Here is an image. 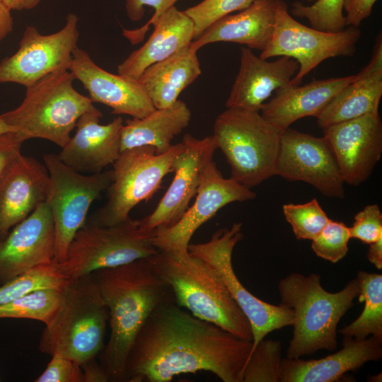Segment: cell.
Returning a JSON list of instances; mask_svg holds the SVG:
<instances>
[{"label":"cell","mask_w":382,"mask_h":382,"mask_svg":"<svg viewBox=\"0 0 382 382\" xmlns=\"http://www.w3.org/2000/svg\"><path fill=\"white\" fill-rule=\"evenodd\" d=\"M66 289H40L0 305V319L35 320L49 327L54 322L64 305Z\"/></svg>","instance_id":"4dcf8cb0"},{"label":"cell","mask_w":382,"mask_h":382,"mask_svg":"<svg viewBox=\"0 0 382 382\" xmlns=\"http://www.w3.org/2000/svg\"><path fill=\"white\" fill-rule=\"evenodd\" d=\"M350 238L348 226L342 222L330 219L322 231L311 240V248L318 257L336 263L347 255Z\"/></svg>","instance_id":"d590c367"},{"label":"cell","mask_w":382,"mask_h":382,"mask_svg":"<svg viewBox=\"0 0 382 382\" xmlns=\"http://www.w3.org/2000/svg\"><path fill=\"white\" fill-rule=\"evenodd\" d=\"M149 259L155 272L170 288L177 305L199 319L253 341L249 320L210 264L189 252L158 250Z\"/></svg>","instance_id":"3957f363"},{"label":"cell","mask_w":382,"mask_h":382,"mask_svg":"<svg viewBox=\"0 0 382 382\" xmlns=\"http://www.w3.org/2000/svg\"><path fill=\"white\" fill-rule=\"evenodd\" d=\"M74 80L66 69L54 71L27 87L22 103L1 118L24 141L39 138L62 148L79 118L96 108L89 97L74 88Z\"/></svg>","instance_id":"5b68a950"},{"label":"cell","mask_w":382,"mask_h":382,"mask_svg":"<svg viewBox=\"0 0 382 382\" xmlns=\"http://www.w3.org/2000/svg\"><path fill=\"white\" fill-rule=\"evenodd\" d=\"M243 238L242 224L235 223L229 228L217 230L207 242L190 243L188 252L210 264L220 274L231 296L250 322L252 352L270 332L291 325L293 313L281 303L273 305L257 298L240 282L233 270L232 255L236 245Z\"/></svg>","instance_id":"7c38bea8"},{"label":"cell","mask_w":382,"mask_h":382,"mask_svg":"<svg viewBox=\"0 0 382 382\" xmlns=\"http://www.w3.org/2000/svg\"><path fill=\"white\" fill-rule=\"evenodd\" d=\"M382 96V37L376 38L371 59L316 117L321 129L378 112Z\"/></svg>","instance_id":"cb8c5ba5"},{"label":"cell","mask_w":382,"mask_h":382,"mask_svg":"<svg viewBox=\"0 0 382 382\" xmlns=\"http://www.w3.org/2000/svg\"><path fill=\"white\" fill-rule=\"evenodd\" d=\"M342 345L337 352L318 359H282L280 382H334L382 357V342L373 336L363 340L344 337Z\"/></svg>","instance_id":"603a6c76"},{"label":"cell","mask_w":382,"mask_h":382,"mask_svg":"<svg viewBox=\"0 0 382 382\" xmlns=\"http://www.w3.org/2000/svg\"><path fill=\"white\" fill-rule=\"evenodd\" d=\"M355 279L359 287V300L364 303V309L339 332L357 340L371 335L382 342V274L359 271Z\"/></svg>","instance_id":"f546056e"},{"label":"cell","mask_w":382,"mask_h":382,"mask_svg":"<svg viewBox=\"0 0 382 382\" xmlns=\"http://www.w3.org/2000/svg\"><path fill=\"white\" fill-rule=\"evenodd\" d=\"M183 150L173 159L170 173L173 179L156 209L139 219V227L147 231L174 225L189 207L195 196L202 173L213 160L216 143L213 136L197 139L190 134L183 136Z\"/></svg>","instance_id":"2e32d148"},{"label":"cell","mask_w":382,"mask_h":382,"mask_svg":"<svg viewBox=\"0 0 382 382\" xmlns=\"http://www.w3.org/2000/svg\"><path fill=\"white\" fill-rule=\"evenodd\" d=\"M276 1L253 0L245 8L212 23L190 45L198 51L215 42H233L264 50L270 42L275 25Z\"/></svg>","instance_id":"484cf974"},{"label":"cell","mask_w":382,"mask_h":382,"mask_svg":"<svg viewBox=\"0 0 382 382\" xmlns=\"http://www.w3.org/2000/svg\"><path fill=\"white\" fill-rule=\"evenodd\" d=\"M197 52L189 45L149 66L141 74L138 81L156 109L173 105L181 92L201 74Z\"/></svg>","instance_id":"83f0119b"},{"label":"cell","mask_w":382,"mask_h":382,"mask_svg":"<svg viewBox=\"0 0 382 382\" xmlns=\"http://www.w3.org/2000/svg\"><path fill=\"white\" fill-rule=\"evenodd\" d=\"M23 139L16 132L0 135V179L17 157L21 154Z\"/></svg>","instance_id":"60d3db41"},{"label":"cell","mask_w":382,"mask_h":382,"mask_svg":"<svg viewBox=\"0 0 382 382\" xmlns=\"http://www.w3.org/2000/svg\"><path fill=\"white\" fill-rule=\"evenodd\" d=\"M154 231L139 227L130 216L118 224L100 226L86 223L75 234L64 259L57 266L69 279L112 268L141 258L158 250L153 244Z\"/></svg>","instance_id":"ba28073f"},{"label":"cell","mask_w":382,"mask_h":382,"mask_svg":"<svg viewBox=\"0 0 382 382\" xmlns=\"http://www.w3.org/2000/svg\"><path fill=\"white\" fill-rule=\"evenodd\" d=\"M69 71L83 84L93 103L110 107L113 114L143 118L156 110L138 80L107 71L78 46L72 52Z\"/></svg>","instance_id":"d6986e66"},{"label":"cell","mask_w":382,"mask_h":382,"mask_svg":"<svg viewBox=\"0 0 382 382\" xmlns=\"http://www.w3.org/2000/svg\"><path fill=\"white\" fill-rule=\"evenodd\" d=\"M13 26L11 10L0 0V42L12 31Z\"/></svg>","instance_id":"ee69618b"},{"label":"cell","mask_w":382,"mask_h":382,"mask_svg":"<svg viewBox=\"0 0 382 382\" xmlns=\"http://www.w3.org/2000/svg\"><path fill=\"white\" fill-rule=\"evenodd\" d=\"M84 382H108V377L96 357L81 364Z\"/></svg>","instance_id":"7bdbcfd3"},{"label":"cell","mask_w":382,"mask_h":382,"mask_svg":"<svg viewBox=\"0 0 382 382\" xmlns=\"http://www.w3.org/2000/svg\"><path fill=\"white\" fill-rule=\"evenodd\" d=\"M344 0H316L311 5L295 1L291 4V14L306 18L311 28L318 30L337 33L345 29Z\"/></svg>","instance_id":"836d02e7"},{"label":"cell","mask_w":382,"mask_h":382,"mask_svg":"<svg viewBox=\"0 0 382 382\" xmlns=\"http://www.w3.org/2000/svg\"><path fill=\"white\" fill-rule=\"evenodd\" d=\"M108 309L110 335L99 361L110 382H125L129 349L141 327L159 305L174 301L169 286L141 258L91 273Z\"/></svg>","instance_id":"7a4b0ae2"},{"label":"cell","mask_w":382,"mask_h":382,"mask_svg":"<svg viewBox=\"0 0 382 382\" xmlns=\"http://www.w3.org/2000/svg\"><path fill=\"white\" fill-rule=\"evenodd\" d=\"M50 178L45 166L20 154L0 179V241L45 202Z\"/></svg>","instance_id":"44dd1931"},{"label":"cell","mask_w":382,"mask_h":382,"mask_svg":"<svg viewBox=\"0 0 382 382\" xmlns=\"http://www.w3.org/2000/svg\"><path fill=\"white\" fill-rule=\"evenodd\" d=\"M282 211L299 240H313L330 220L316 198L303 204H285Z\"/></svg>","instance_id":"e575fe53"},{"label":"cell","mask_w":382,"mask_h":382,"mask_svg":"<svg viewBox=\"0 0 382 382\" xmlns=\"http://www.w3.org/2000/svg\"><path fill=\"white\" fill-rule=\"evenodd\" d=\"M276 1L275 25L272 39L260 57H288L299 64V69L290 82L299 86L304 76L323 61L336 57L352 56L361 36L358 28L349 26L337 33L308 27L289 13L284 0Z\"/></svg>","instance_id":"8fae6325"},{"label":"cell","mask_w":382,"mask_h":382,"mask_svg":"<svg viewBox=\"0 0 382 382\" xmlns=\"http://www.w3.org/2000/svg\"><path fill=\"white\" fill-rule=\"evenodd\" d=\"M253 0H203L185 10L195 25L197 39L212 23L237 11L247 8Z\"/></svg>","instance_id":"8d00e7d4"},{"label":"cell","mask_w":382,"mask_h":382,"mask_svg":"<svg viewBox=\"0 0 382 382\" xmlns=\"http://www.w3.org/2000/svg\"><path fill=\"white\" fill-rule=\"evenodd\" d=\"M278 291L281 303L293 313V336L287 358H301L321 349L335 350L337 324L359 292L357 279L332 293L321 286L319 274L293 272L279 281Z\"/></svg>","instance_id":"277c9868"},{"label":"cell","mask_w":382,"mask_h":382,"mask_svg":"<svg viewBox=\"0 0 382 382\" xmlns=\"http://www.w3.org/2000/svg\"><path fill=\"white\" fill-rule=\"evenodd\" d=\"M366 257L378 270L382 269V238L369 244Z\"/></svg>","instance_id":"f6af8a7d"},{"label":"cell","mask_w":382,"mask_h":382,"mask_svg":"<svg viewBox=\"0 0 382 382\" xmlns=\"http://www.w3.org/2000/svg\"><path fill=\"white\" fill-rule=\"evenodd\" d=\"M78 22L77 16L69 13L64 27L50 35L27 26L18 50L0 62V83H16L27 88L58 69L69 70L79 37Z\"/></svg>","instance_id":"4fadbf2b"},{"label":"cell","mask_w":382,"mask_h":382,"mask_svg":"<svg viewBox=\"0 0 382 382\" xmlns=\"http://www.w3.org/2000/svg\"><path fill=\"white\" fill-rule=\"evenodd\" d=\"M279 132L260 112L226 108L213 137L231 168V178L251 189L275 175Z\"/></svg>","instance_id":"52a82bcc"},{"label":"cell","mask_w":382,"mask_h":382,"mask_svg":"<svg viewBox=\"0 0 382 382\" xmlns=\"http://www.w3.org/2000/svg\"><path fill=\"white\" fill-rule=\"evenodd\" d=\"M153 26L148 40L117 66L118 74L138 80L149 66L173 55L194 40L192 20L175 6L162 14Z\"/></svg>","instance_id":"4316f807"},{"label":"cell","mask_w":382,"mask_h":382,"mask_svg":"<svg viewBox=\"0 0 382 382\" xmlns=\"http://www.w3.org/2000/svg\"><path fill=\"white\" fill-rule=\"evenodd\" d=\"M43 161L50 178L45 202L54 224V261L59 263L75 234L86 224L91 204L110 185L112 170L85 175L65 165L57 154H45Z\"/></svg>","instance_id":"30bf717a"},{"label":"cell","mask_w":382,"mask_h":382,"mask_svg":"<svg viewBox=\"0 0 382 382\" xmlns=\"http://www.w3.org/2000/svg\"><path fill=\"white\" fill-rule=\"evenodd\" d=\"M195 199L170 227L154 230L153 244L158 250L185 253L196 231L221 208L235 202L253 199L256 194L233 178H225L212 160L204 167Z\"/></svg>","instance_id":"5bb4252c"},{"label":"cell","mask_w":382,"mask_h":382,"mask_svg":"<svg viewBox=\"0 0 382 382\" xmlns=\"http://www.w3.org/2000/svg\"><path fill=\"white\" fill-rule=\"evenodd\" d=\"M108 323V309L91 274L71 279L59 313L42 331L39 350L61 353L81 365L103 351Z\"/></svg>","instance_id":"8992f818"},{"label":"cell","mask_w":382,"mask_h":382,"mask_svg":"<svg viewBox=\"0 0 382 382\" xmlns=\"http://www.w3.org/2000/svg\"><path fill=\"white\" fill-rule=\"evenodd\" d=\"M180 0H126V11L131 21H137L144 15V6L154 8V13L143 26L135 30L123 29V35L131 44L137 45L143 40L150 25H153L158 18Z\"/></svg>","instance_id":"74e56055"},{"label":"cell","mask_w":382,"mask_h":382,"mask_svg":"<svg viewBox=\"0 0 382 382\" xmlns=\"http://www.w3.org/2000/svg\"><path fill=\"white\" fill-rule=\"evenodd\" d=\"M253 341L199 319L174 301L150 314L129 349L125 382H170L209 371L224 382H242Z\"/></svg>","instance_id":"6da1fadb"},{"label":"cell","mask_w":382,"mask_h":382,"mask_svg":"<svg viewBox=\"0 0 382 382\" xmlns=\"http://www.w3.org/2000/svg\"><path fill=\"white\" fill-rule=\"evenodd\" d=\"M377 0H344L343 10L346 12L345 25L358 28L369 17Z\"/></svg>","instance_id":"b9f144b4"},{"label":"cell","mask_w":382,"mask_h":382,"mask_svg":"<svg viewBox=\"0 0 382 382\" xmlns=\"http://www.w3.org/2000/svg\"><path fill=\"white\" fill-rule=\"evenodd\" d=\"M281 342L262 340L249 356L242 373V382H280Z\"/></svg>","instance_id":"d6a6232c"},{"label":"cell","mask_w":382,"mask_h":382,"mask_svg":"<svg viewBox=\"0 0 382 382\" xmlns=\"http://www.w3.org/2000/svg\"><path fill=\"white\" fill-rule=\"evenodd\" d=\"M103 117L96 108L83 114L78 120L76 132L57 154L67 166L81 173H96L119 158L123 120L115 117L107 125H100Z\"/></svg>","instance_id":"ffe728a7"},{"label":"cell","mask_w":382,"mask_h":382,"mask_svg":"<svg viewBox=\"0 0 382 382\" xmlns=\"http://www.w3.org/2000/svg\"><path fill=\"white\" fill-rule=\"evenodd\" d=\"M356 77L357 74L313 79L303 86L290 85L279 89L275 91L274 97L263 104L260 114L282 133L299 119L311 116L316 117Z\"/></svg>","instance_id":"d4e9b609"},{"label":"cell","mask_w":382,"mask_h":382,"mask_svg":"<svg viewBox=\"0 0 382 382\" xmlns=\"http://www.w3.org/2000/svg\"><path fill=\"white\" fill-rule=\"evenodd\" d=\"M11 11L29 10L36 7L41 0H1Z\"/></svg>","instance_id":"bcb514c9"},{"label":"cell","mask_w":382,"mask_h":382,"mask_svg":"<svg viewBox=\"0 0 382 382\" xmlns=\"http://www.w3.org/2000/svg\"><path fill=\"white\" fill-rule=\"evenodd\" d=\"M70 280L61 272L55 261L38 266L1 284L0 305L8 303L40 289H64Z\"/></svg>","instance_id":"1f68e13d"},{"label":"cell","mask_w":382,"mask_h":382,"mask_svg":"<svg viewBox=\"0 0 382 382\" xmlns=\"http://www.w3.org/2000/svg\"><path fill=\"white\" fill-rule=\"evenodd\" d=\"M11 132H16V130L8 125L0 117V135Z\"/></svg>","instance_id":"7dc6e473"},{"label":"cell","mask_w":382,"mask_h":382,"mask_svg":"<svg viewBox=\"0 0 382 382\" xmlns=\"http://www.w3.org/2000/svg\"><path fill=\"white\" fill-rule=\"evenodd\" d=\"M35 382H84L81 365L66 356L55 352Z\"/></svg>","instance_id":"ab89813d"},{"label":"cell","mask_w":382,"mask_h":382,"mask_svg":"<svg viewBox=\"0 0 382 382\" xmlns=\"http://www.w3.org/2000/svg\"><path fill=\"white\" fill-rule=\"evenodd\" d=\"M55 229L45 202L0 241V284L54 261Z\"/></svg>","instance_id":"ac0fdd59"},{"label":"cell","mask_w":382,"mask_h":382,"mask_svg":"<svg viewBox=\"0 0 382 382\" xmlns=\"http://www.w3.org/2000/svg\"><path fill=\"white\" fill-rule=\"evenodd\" d=\"M191 116L186 103L178 99L170 106L156 109L143 118L127 120L121 131L120 151L151 146L156 154H163L172 146L174 137L187 127Z\"/></svg>","instance_id":"f1b7e54d"},{"label":"cell","mask_w":382,"mask_h":382,"mask_svg":"<svg viewBox=\"0 0 382 382\" xmlns=\"http://www.w3.org/2000/svg\"><path fill=\"white\" fill-rule=\"evenodd\" d=\"M307 2H311V3H313L314 1H316V0H304Z\"/></svg>","instance_id":"c3c4849f"},{"label":"cell","mask_w":382,"mask_h":382,"mask_svg":"<svg viewBox=\"0 0 382 382\" xmlns=\"http://www.w3.org/2000/svg\"><path fill=\"white\" fill-rule=\"evenodd\" d=\"M275 175L303 181L328 197H345L344 181L324 137L287 128L281 133Z\"/></svg>","instance_id":"9a60e30c"},{"label":"cell","mask_w":382,"mask_h":382,"mask_svg":"<svg viewBox=\"0 0 382 382\" xmlns=\"http://www.w3.org/2000/svg\"><path fill=\"white\" fill-rule=\"evenodd\" d=\"M345 183L358 186L371 175L382 154L379 112L322 129Z\"/></svg>","instance_id":"e0dca14e"},{"label":"cell","mask_w":382,"mask_h":382,"mask_svg":"<svg viewBox=\"0 0 382 382\" xmlns=\"http://www.w3.org/2000/svg\"><path fill=\"white\" fill-rule=\"evenodd\" d=\"M349 228L351 238L371 244L382 238V214L376 204H369L354 216Z\"/></svg>","instance_id":"f35d334b"},{"label":"cell","mask_w":382,"mask_h":382,"mask_svg":"<svg viewBox=\"0 0 382 382\" xmlns=\"http://www.w3.org/2000/svg\"><path fill=\"white\" fill-rule=\"evenodd\" d=\"M298 69L299 64L292 58L283 56L270 62L242 47L239 71L226 108L260 112L273 91L290 86Z\"/></svg>","instance_id":"7402d4cb"},{"label":"cell","mask_w":382,"mask_h":382,"mask_svg":"<svg viewBox=\"0 0 382 382\" xmlns=\"http://www.w3.org/2000/svg\"><path fill=\"white\" fill-rule=\"evenodd\" d=\"M183 149L180 142L161 154L151 146L122 151L112 164V180L106 190L107 202L89 223L108 226L127 219L136 205L149 200L159 189L163 178L170 173L173 159Z\"/></svg>","instance_id":"9c48e42d"}]
</instances>
